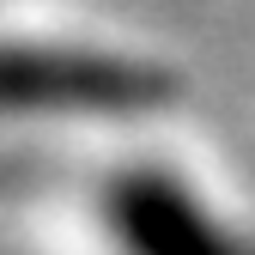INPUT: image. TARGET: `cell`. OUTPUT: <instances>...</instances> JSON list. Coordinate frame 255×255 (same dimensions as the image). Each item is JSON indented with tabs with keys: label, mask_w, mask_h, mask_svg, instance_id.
Segmentation results:
<instances>
[{
	"label": "cell",
	"mask_w": 255,
	"mask_h": 255,
	"mask_svg": "<svg viewBox=\"0 0 255 255\" xmlns=\"http://www.w3.org/2000/svg\"><path fill=\"white\" fill-rule=\"evenodd\" d=\"M170 104V79L122 55H73V49H0V110H98L134 116Z\"/></svg>",
	"instance_id": "obj_1"
},
{
	"label": "cell",
	"mask_w": 255,
	"mask_h": 255,
	"mask_svg": "<svg viewBox=\"0 0 255 255\" xmlns=\"http://www.w3.org/2000/svg\"><path fill=\"white\" fill-rule=\"evenodd\" d=\"M110 225L128 255H249L219 219L158 170H128L110 188Z\"/></svg>",
	"instance_id": "obj_2"
}]
</instances>
